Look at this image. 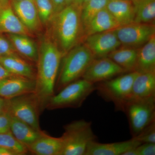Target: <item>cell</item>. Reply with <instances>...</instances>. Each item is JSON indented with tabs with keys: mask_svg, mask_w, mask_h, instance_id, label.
<instances>
[{
	"mask_svg": "<svg viewBox=\"0 0 155 155\" xmlns=\"http://www.w3.org/2000/svg\"><path fill=\"white\" fill-rule=\"evenodd\" d=\"M35 94L42 113L50 98L55 94V86L63 54L46 34L40 38Z\"/></svg>",
	"mask_w": 155,
	"mask_h": 155,
	"instance_id": "6da1fadb",
	"label": "cell"
},
{
	"mask_svg": "<svg viewBox=\"0 0 155 155\" xmlns=\"http://www.w3.org/2000/svg\"><path fill=\"white\" fill-rule=\"evenodd\" d=\"M81 14V8L71 4L55 14L46 27V34L64 56L84 41Z\"/></svg>",
	"mask_w": 155,
	"mask_h": 155,
	"instance_id": "7a4b0ae2",
	"label": "cell"
},
{
	"mask_svg": "<svg viewBox=\"0 0 155 155\" xmlns=\"http://www.w3.org/2000/svg\"><path fill=\"white\" fill-rule=\"evenodd\" d=\"M94 57L84 44L73 48L63 57L55 86V93L80 79Z\"/></svg>",
	"mask_w": 155,
	"mask_h": 155,
	"instance_id": "3957f363",
	"label": "cell"
},
{
	"mask_svg": "<svg viewBox=\"0 0 155 155\" xmlns=\"http://www.w3.org/2000/svg\"><path fill=\"white\" fill-rule=\"evenodd\" d=\"M61 155H84L89 145L97 141L91 122L76 120L64 126Z\"/></svg>",
	"mask_w": 155,
	"mask_h": 155,
	"instance_id": "277c9868",
	"label": "cell"
},
{
	"mask_svg": "<svg viewBox=\"0 0 155 155\" xmlns=\"http://www.w3.org/2000/svg\"><path fill=\"white\" fill-rule=\"evenodd\" d=\"M138 72H126L95 84V91L105 101L114 104L116 110L123 112L130 99L134 81Z\"/></svg>",
	"mask_w": 155,
	"mask_h": 155,
	"instance_id": "5b68a950",
	"label": "cell"
},
{
	"mask_svg": "<svg viewBox=\"0 0 155 155\" xmlns=\"http://www.w3.org/2000/svg\"><path fill=\"white\" fill-rule=\"evenodd\" d=\"M94 91L95 84L80 78L65 86L57 94H54L48 102L46 109L80 107Z\"/></svg>",
	"mask_w": 155,
	"mask_h": 155,
	"instance_id": "8992f818",
	"label": "cell"
},
{
	"mask_svg": "<svg viewBox=\"0 0 155 155\" xmlns=\"http://www.w3.org/2000/svg\"><path fill=\"white\" fill-rule=\"evenodd\" d=\"M123 112L127 116L132 137H135L155 121V97L129 100Z\"/></svg>",
	"mask_w": 155,
	"mask_h": 155,
	"instance_id": "52a82bcc",
	"label": "cell"
},
{
	"mask_svg": "<svg viewBox=\"0 0 155 155\" xmlns=\"http://www.w3.org/2000/svg\"><path fill=\"white\" fill-rule=\"evenodd\" d=\"M7 100L6 111L11 116L25 122L36 130L40 127L39 104L35 93L27 94Z\"/></svg>",
	"mask_w": 155,
	"mask_h": 155,
	"instance_id": "ba28073f",
	"label": "cell"
},
{
	"mask_svg": "<svg viewBox=\"0 0 155 155\" xmlns=\"http://www.w3.org/2000/svg\"><path fill=\"white\" fill-rule=\"evenodd\" d=\"M121 46L139 48L155 35L153 23L132 22L114 29Z\"/></svg>",
	"mask_w": 155,
	"mask_h": 155,
	"instance_id": "9c48e42d",
	"label": "cell"
},
{
	"mask_svg": "<svg viewBox=\"0 0 155 155\" xmlns=\"http://www.w3.org/2000/svg\"><path fill=\"white\" fill-rule=\"evenodd\" d=\"M125 73L124 69L108 57L94 58L81 78L95 84Z\"/></svg>",
	"mask_w": 155,
	"mask_h": 155,
	"instance_id": "30bf717a",
	"label": "cell"
},
{
	"mask_svg": "<svg viewBox=\"0 0 155 155\" xmlns=\"http://www.w3.org/2000/svg\"><path fill=\"white\" fill-rule=\"evenodd\" d=\"M83 43L90 50L95 58L107 57L121 46L114 30L91 35L84 38Z\"/></svg>",
	"mask_w": 155,
	"mask_h": 155,
	"instance_id": "8fae6325",
	"label": "cell"
},
{
	"mask_svg": "<svg viewBox=\"0 0 155 155\" xmlns=\"http://www.w3.org/2000/svg\"><path fill=\"white\" fill-rule=\"evenodd\" d=\"M11 6L20 21L32 34L41 32L44 27L34 0L12 1Z\"/></svg>",
	"mask_w": 155,
	"mask_h": 155,
	"instance_id": "7c38bea8",
	"label": "cell"
},
{
	"mask_svg": "<svg viewBox=\"0 0 155 155\" xmlns=\"http://www.w3.org/2000/svg\"><path fill=\"white\" fill-rule=\"evenodd\" d=\"M35 80L12 75L0 81V97L5 100H10L35 93Z\"/></svg>",
	"mask_w": 155,
	"mask_h": 155,
	"instance_id": "4fadbf2b",
	"label": "cell"
},
{
	"mask_svg": "<svg viewBox=\"0 0 155 155\" xmlns=\"http://www.w3.org/2000/svg\"><path fill=\"white\" fill-rule=\"evenodd\" d=\"M8 34L35 36L19 20L10 3L0 5V34Z\"/></svg>",
	"mask_w": 155,
	"mask_h": 155,
	"instance_id": "5bb4252c",
	"label": "cell"
},
{
	"mask_svg": "<svg viewBox=\"0 0 155 155\" xmlns=\"http://www.w3.org/2000/svg\"><path fill=\"white\" fill-rule=\"evenodd\" d=\"M141 143L134 137L126 141L111 143L95 141L89 145L84 155H123Z\"/></svg>",
	"mask_w": 155,
	"mask_h": 155,
	"instance_id": "9a60e30c",
	"label": "cell"
},
{
	"mask_svg": "<svg viewBox=\"0 0 155 155\" xmlns=\"http://www.w3.org/2000/svg\"><path fill=\"white\" fill-rule=\"evenodd\" d=\"M5 35L13 45L20 57L36 64L38 56V46L32 38L23 35L8 34Z\"/></svg>",
	"mask_w": 155,
	"mask_h": 155,
	"instance_id": "2e32d148",
	"label": "cell"
},
{
	"mask_svg": "<svg viewBox=\"0 0 155 155\" xmlns=\"http://www.w3.org/2000/svg\"><path fill=\"white\" fill-rule=\"evenodd\" d=\"M28 62L19 55L0 57V64L11 74L35 80L36 69Z\"/></svg>",
	"mask_w": 155,
	"mask_h": 155,
	"instance_id": "e0dca14e",
	"label": "cell"
},
{
	"mask_svg": "<svg viewBox=\"0 0 155 155\" xmlns=\"http://www.w3.org/2000/svg\"><path fill=\"white\" fill-rule=\"evenodd\" d=\"M10 131L15 138L27 148V147L45 133L43 130H36L25 122L12 116Z\"/></svg>",
	"mask_w": 155,
	"mask_h": 155,
	"instance_id": "ac0fdd59",
	"label": "cell"
},
{
	"mask_svg": "<svg viewBox=\"0 0 155 155\" xmlns=\"http://www.w3.org/2000/svg\"><path fill=\"white\" fill-rule=\"evenodd\" d=\"M153 97H155V72L139 73L134 81L129 100Z\"/></svg>",
	"mask_w": 155,
	"mask_h": 155,
	"instance_id": "d6986e66",
	"label": "cell"
},
{
	"mask_svg": "<svg viewBox=\"0 0 155 155\" xmlns=\"http://www.w3.org/2000/svg\"><path fill=\"white\" fill-rule=\"evenodd\" d=\"M120 26L113 15L105 8L100 11L84 28V38L94 34L114 30Z\"/></svg>",
	"mask_w": 155,
	"mask_h": 155,
	"instance_id": "ffe728a7",
	"label": "cell"
},
{
	"mask_svg": "<svg viewBox=\"0 0 155 155\" xmlns=\"http://www.w3.org/2000/svg\"><path fill=\"white\" fill-rule=\"evenodd\" d=\"M62 147L61 137H53L45 133L27 147V149L34 155H61Z\"/></svg>",
	"mask_w": 155,
	"mask_h": 155,
	"instance_id": "44dd1931",
	"label": "cell"
},
{
	"mask_svg": "<svg viewBox=\"0 0 155 155\" xmlns=\"http://www.w3.org/2000/svg\"><path fill=\"white\" fill-rule=\"evenodd\" d=\"M106 8L120 26L134 22V9L130 0H109Z\"/></svg>",
	"mask_w": 155,
	"mask_h": 155,
	"instance_id": "7402d4cb",
	"label": "cell"
},
{
	"mask_svg": "<svg viewBox=\"0 0 155 155\" xmlns=\"http://www.w3.org/2000/svg\"><path fill=\"white\" fill-rule=\"evenodd\" d=\"M135 71L138 73L155 72V35L139 48Z\"/></svg>",
	"mask_w": 155,
	"mask_h": 155,
	"instance_id": "603a6c76",
	"label": "cell"
},
{
	"mask_svg": "<svg viewBox=\"0 0 155 155\" xmlns=\"http://www.w3.org/2000/svg\"><path fill=\"white\" fill-rule=\"evenodd\" d=\"M138 49L122 46L110 53L107 57L122 67L126 72H134Z\"/></svg>",
	"mask_w": 155,
	"mask_h": 155,
	"instance_id": "cb8c5ba5",
	"label": "cell"
},
{
	"mask_svg": "<svg viewBox=\"0 0 155 155\" xmlns=\"http://www.w3.org/2000/svg\"><path fill=\"white\" fill-rule=\"evenodd\" d=\"M134 9V22L153 23L155 0H130Z\"/></svg>",
	"mask_w": 155,
	"mask_h": 155,
	"instance_id": "d4e9b609",
	"label": "cell"
},
{
	"mask_svg": "<svg viewBox=\"0 0 155 155\" xmlns=\"http://www.w3.org/2000/svg\"><path fill=\"white\" fill-rule=\"evenodd\" d=\"M109 1V0H89L82 6L81 16L84 29L100 11L106 8Z\"/></svg>",
	"mask_w": 155,
	"mask_h": 155,
	"instance_id": "484cf974",
	"label": "cell"
},
{
	"mask_svg": "<svg viewBox=\"0 0 155 155\" xmlns=\"http://www.w3.org/2000/svg\"><path fill=\"white\" fill-rule=\"evenodd\" d=\"M0 147L11 150L17 155H25L28 152L27 148L19 142L11 131L0 134Z\"/></svg>",
	"mask_w": 155,
	"mask_h": 155,
	"instance_id": "4316f807",
	"label": "cell"
},
{
	"mask_svg": "<svg viewBox=\"0 0 155 155\" xmlns=\"http://www.w3.org/2000/svg\"><path fill=\"white\" fill-rule=\"evenodd\" d=\"M44 28H46L55 15L51 0H34Z\"/></svg>",
	"mask_w": 155,
	"mask_h": 155,
	"instance_id": "83f0119b",
	"label": "cell"
},
{
	"mask_svg": "<svg viewBox=\"0 0 155 155\" xmlns=\"http://www.w3.org/2000/svg\"><path fill=\"white\" fill-rule=\"evenodd\" d=\"M140 143H155V121L134 137Z\"/></svg>",
	"mask_w": 155,
	"mask_h": 155,
	"instance_id": "f1b7e54d",
	"label": "cell"
},
{
	"mask_svg": "<svg viewBox=\"0 0 155 155\" xmlns=\"http://www.w3.org/2000/svg\"><path fill=\"white\" fill-rule=\"evenodd\" d=\"M155 143H142L123 155H155Z\"/></svg>",
	"mask_w": 155,
	"mask_h": 155,
	"instance_id": "f546056e",
	"label": "cell"
},
{
	"mask_svg": "<svg viewBox=\"0 0 155 155\" xmlns=\"http://www.w3.org/2000/svg\"><path fill=\"white\" fill-rule=\"evenodd\" d=\"M11 55L19 56L7 37L0 34V57Z\"/></svg>",
	"mask_w": 155,
	"mask_h": 155,
	"instance_id": "4dcf8cb0",
	"label": "cell"
},
{
	"mask_svg": "<svg viewBox=\"0 0 155 155\" xmlns=\"http://www.w3.org/2000/svg\"><path fill=\"white\" fill-rule=\"evenodd\" d=\"M11 116L8 112L0 114V134L10 131Z\"/></svg>",
	"mask_w": 155,
	"mask_h": 155,
	"instance_id": "1f68e13d",
	"label": "cell"
},
{
	"mask_svg": "<svg viewBox=\"0 0 155 155\" xmlns=\"http://www.w3.org/2000/svg\"><path fill=\"white\" fill-rule=\"evenodd\" d=\"M51 1L54 7L55 14L63 10L66 7L65 0H51Z\"/></svg>",
	"mask_w": 155,
	"mask_h": 155,
	"instance_id": "d6a6232c",
	"label": "cell"
},
{
	"mask_svg": "<svg viewBox=\"0 0 155 155\" xmlns=\"http://www.w3.org/2000/svg\"><path fill=\"white\" fill-rule=\"evenodd\" d=\"M12 75H14L11 74L8 71L5 69V67H3L2 64H0V81Z\"/></svg>",
	"mask_w": 155,
	"mask_h": 155,
	"instance_id": "836d02e7",
	"label": "cell"
},
{
	"mask_svg": "<svg viewBox=\"0 0 155 155\" xmlns=\"http://www.w3.org/2000/svg\"><path fill=\"white\" fill-rule=\"evenodd\" d=\"M7 100L0 97V114L7 112Z\"/></svg>",
	"mask_w": 155,
	"mask_h": 155,
	"instance_id": "e575fe53",
	"label": "cell"
},
{
	"mask_svg": "<svg viewBox=\"0 0 155 155\" xmlns=\"http://www.w3.org/2000/svg\"><path fill=\"white\" fill-rule=\"evenodd\" d=\"M0 155H17L16 153L9 149L0 147Z\"/></svg>",
	"mask_w": 155,
	"mask_h": 155,
	"instance_id": "d590c367",
	"label": "cell"
},
{
	"mask_svg": "<svg viewBox=\"0 0 155 155\" xmlns=\"http://www.w3.org/2000/svg\"><path fill=\"white\" fill-rule=\"evenodd\" d=\"M89 0H75L73 4H75L79 6L81 8L85 3L87 2Z\"/></svg>",
	"mask_w": 155,
	"mask_h": 155,
	"instance_id": "8d00e7d4",
	"label": "cell"
},
{
	"mask_svg": "<svg viewBox=\"0 0 155 155\" xmlns=\"http://www.w3.org/2000/svg\"><path fill=\"white\" fill-rule=\"evenodd\" d=\"M74 1L75 0H65L66 6L69 5L73 4Z\"/></svg>",
	"mask_w": 155,
	"mask_h": 155,
	"instance_id": "74e56055",
	"label": "cell"
},
{
	"mask_svg": "<svg viewBox=\"0 0 155 155\" xmlns=\"http://www.w3.org/2000/svg\"><path fill=\"white\" fill-rule=\"evenodd\" d=\"M8 3H9L8 0H0V5H6Z\"/></svg>",
	"mask_w": 155,
	"mask_h": 155,
	"instance_id": "f35d334b",
	"label": "cell"
},
{
	"mask_svg": "<svg viewBox=\"0 0 155 155\" xmlns=\"http://www.w3.org/2000/svg\"><path fill=\"white\" fill-rule=\"evenodd\" d=\"M24 1V0H12V1H16V2H18V1Z\"/></svg>",
	"mask_w": 155,
	"mask_h": 155,
	"instance_id": "ab89813d",
	"label": "cell"
}]
</instances>
